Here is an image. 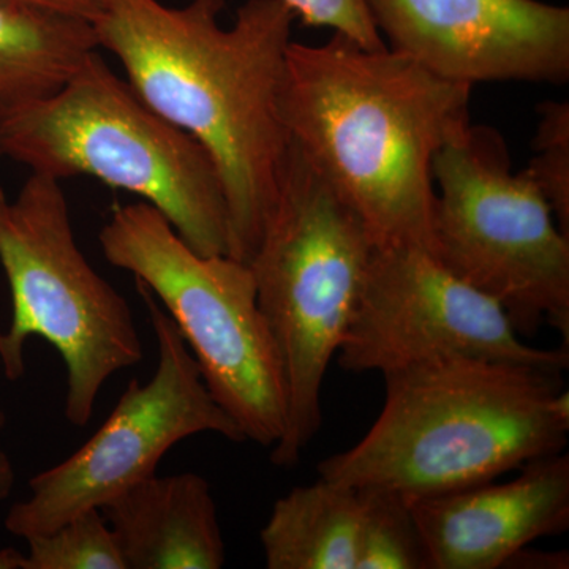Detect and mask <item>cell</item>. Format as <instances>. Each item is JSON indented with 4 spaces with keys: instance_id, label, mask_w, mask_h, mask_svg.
<instances>
[{
    "instance_id": "1",
    "label": "cell",
    "mask_w": 569,
    "mask_h": 569,
    "mask_svg": "<svg viewBox=\"0 0 569 569\" xmlns=\"http://www.w3.org/2000/svg\"><path fill=\"white\" fill-rule=\"evenodd\" d=\"M99 48L164 121L203 146L227 198L230 257L249 263L274 209L291 138L280 96L295 14L280 0H247L231 28L219 7L192 0H97Z\"/></svg>"
},
{
    "instance_id": "2",
    "label": "cell",
    "mask_w": 569,
    "mask_h": 569,
    "mask_svg": "<svg viewBox=\"0 0 569 569\" xmlns=\"http://www.w3.org/2000/svg\"><path fill=\"white\" fill-rule=\"evenodd\" d=\"M471 86L335 33L291 41L280 110L291 141L365 222L377 249L433 254L432 163L470 122Z\"/></svg>"
},
{
    "instance_id": "3",
    "label": "cell",
    "mask_w": 569,
    "mask_h": 569,
    "mask_svg": "<svg viewBox=\"0 0 569 569\" xmlns=\"http://www.w3.org/2000/svg\"><path fill=\"white\" fill-rule=\"evenodd\" d=\"M563 373L488 361L438 362L387 373L381 413L320 478L408 498L496 481L568 443Z\"/></svg>"
},
{
    "instance_id": "4",
    "label": "cell",
    "mask_w": 569,
    "mask_h": 569,
    "mask_svg": "<svg viewBox=\"0 0 569 569\" xmlns=\"http://www.w3.org/2000/svg\"><path fill=\"white\" fill-rule=\"evenodd\" d=\"M0 160L137 194L194 252L230 253L222 179L203 146L142 102L93 51L50 96L0 110Z\"/></svg>"
},
{
    "instance_id": "5",
    "label": "cell",
    "mask_w": 569,
    "mask_h": 569,
    "mask_svg": "<svg viewBox=\"0 0 569 569\" xmlns=\"http://www.w3.org/2000/svg\"><path fill=\"white\" fill-rule=\"evenodd\" d=\"M376 250L361 217L291 141L274 209L247 263L287 389V429L271 452L276 466H296L320 430L326 373Z\"/></svg>"
},
{
    "instance_id": "6",
    "label": "cell",
    "mask_w": 569,
    "mask_h": 569,
    "mask_svg": "<svg viewBox=\"0 0 569 569\" xmlns=\"http://www.w3.org/2000/svg\"><path fill=\"white\" fill-rule=\"evenodd\" d=\"M99 241L108 263L132 272L162 302L206 388L246 440L274 448L287 429V389L250 266L194 252L144 201L116 208Z\"/></svg>"
},
{
    "instance_id": "7",
    "label": "cell",
    "mask_w": 569,
    "mask_h": 569,
    "mask_svg": "<svg viewBox=\"0 0 569 569\" xmlns=\"http://www.w3.org/2000/svg\"><path fill=\"white\" fill-rule=\"evenodd\" d=\"M433 257L503 307L520 336L542 325L569 346V234L498 130L468 122L432 163Z\"/></svg>"
},
{
    "instance_id": "8",
    "label": "cell",
    "mask_w": 569,
    "mask_h": 569,
    "mask_svg": "<svg viewBox=\"0 0 569 569\" xmlns=\"http://www.w3.org/2000/svg\"><path fill=\"white\" fill-rule=\"evenodd\" d=\"M0 264L11 293L3 373L20 380L26 342L48 340L66 365L63 415L88 426L104 383L141 361L142 343L132 307L78 246L61 182L31 173L14 200L0 187Z\"/></svg>"
},
{
    "instance_id": "9",
    "label": "cell",
    "mask_w": 569,
    "mask_h": 569,
    "mask_svg": "<svg viewBox=\"0 0 569 569\" xmlns=\"http://www.w3.org/2000/svg\"><path fill=\"white\" fill-rule=\"evenodd\" d=\"M134 283L156 332V372L144 385L130 380L110 417L78 451L29 481L31 496L14 503L6 518L14 537L50 533L88 509L102 508L156 475L163 456L186 438L211 432L246 441L206 388L173 318L144 283Z\"/></svg>"
},
{
    "instance_id": "10",
    "label": "cell",
    "mask_w": 569,
    "mask_h": 569,
    "mask_svg": "<svg viewBox=\"0 0 569 569\" xmlns=\"http://www.w3.org/2000/svg\"><path fill=\"white\" fill-rule=\"evenodd\" d=\"M503 307L417 247L377 249L337 359L381 377L438 362L488 361L565 373L568 348L527 346Z\"/></svg>"
},
{
    "instance_id": "11",
    "label": "cell",
    "mask_w": 569,
    "mask_h": 569,
    "mask_svg": "<svg viewBox=\"0 0 569 569\" xmlns=\"http://www.w3.org/2000/svg\"><path fill=\"white\" fill-rule=\"evenodd\" d=\"M389 50L445 80H569V10L541 0H367Z\"/></svg>"
},
{
    "instance_id": "12",
    "label": "cell",
    "mask_w": 569,
    "mask_h": 569,
    "mask_svg": "<svg viewBox=\"0 0 569 569\" xmlns=\"http://www.w3.org/2000/svg\"><path fill=\"white\" fill-rule=\"evenodd\" d=\"M511 481L410 498L429 569H498L569 529L568 452L542 456Z\"/></svg>"
},
{
    "instance_id": "13",
    "label": "cell",
    "mask_w": 569,
    "mask_h": 569,
    "mask_svg": "<svg viewBox=\"0 0 569 569\" xmlns=\"http://www.w3.org/2000/svg\"><path fill=\"white\" fill-rule=\"evenodd\" d=\"M127 569H220L227 561L211 485L198 473L142 479L103 505Z\"/></svg>"
},
{
    "instance_id": "14",
    "label": "cell",
    "mask_w": 569,
    "mask_h": 569,
    "mask_svg": "<svg viewBox=\"0 0 569 569\" xmlns=\"http://www.w3.org/2000/svg\"><path fill=\"white\" fill-rule=\"evenodd\" d=\"M358 489L320 478L279 498L260 531L268 569H356Z\"/></svg>"
},
{
    "instance_id": "15",
    "label": "cell",
    "mask_w": 569,
    "mask_h": 569,
    "mask_svg": "<svg viewBox=\"0 0 569 569\" xmlns=\"http://www.w3.org/2000/svg\"><path fill=\"white\" fill-rule=\"evenodd\" d=\"M97 50L91 22L0 0V110L58 91Z\"/></svg>"
},
{
    "instance_id": "16",
    "label": "cell",
    "mask_w": 569,
    "mask_h": 569,
    "mask_svg": "<svg viewBox=\"0 0 569 569\" xmlns=\"http://www.w3.org/2000/svg\"><path fill=\"white\" fill-rule=\"evenodd\" d=\"M358 492L361 530L356 569H429L410 498L383 488Z\"/></svg>"
},
{
    "instance_id": "17",
    "label": "cell",
    "mask_w": 569,
    "mask_h": 569,
    "mask_svg": "<svg viewBox=\"0 0 569 569\" xmlns=\"http://www.w3.org/2000/svg\"><path fill=\"white\" fill-rule=\"evenodd\" d=\"M24 541V569H127L114 531L99 508Z\"/></svg>"
},
{
    "instance_id": "18",
    "label": "cell",
    "mask_w": 569,
    "mask_h": 569,
    "mask_svg": "<svg viewBox=\"0 0 569 569\" xmlns=\"http://www.w3.org/2000/svg\"><path fill=\"white\" fill-rule=\"evenodd\" d=\"M538 114L537 153L526 171L548 200L561 231L569 234V103H542Z\"/></svg>"
},
{
    "instance_id": "19",
    "label": "cell",
    "mask_w": 569,
    "mask_h": 569,
    "mask_svg": "<svg viewBox=\"0 0 569 569\" xmlns=\"http://www.w3.org/2000/svg\"><path fill=\"white\" fill-rule=\"evenodd\" d=\"M299 18L302 24L312 28H329L355 41L367 50L387 48L378 31L367 0H280Z\"/></svg>"
},
{
    "instance_id": "20",
    "label": "cell",
    "mask_w": 569,
    "mask_h": 569,
    "mask_svg": "<svg viewBox=\"0 0 569 569\" xmlns=\"http://www.w3.org/2000/svg\"><path fill=\"white\" fill-rule=\"evenodd\" d=\"M503 568L515 569H568V550H556V552H546V550H533L527 548L520 549L507 561Z\"/></svg>"
},
{
    "instance_id": "21",
    "label": "cell",
    "mask_w": 569,
    "mask_h": 569,
    "mask_svg": "<svg viewBox=\"0 0 569 569\" xmlns=\"http://www.w3.org/2000/svg\"><path fill=\"white\" fill-rule=\"evenodd\" d=\"M7 2L56 11V13L69 14V17L81 18L89 22H92L99 11L97 0H7Z\"/></svg>"
},
{
    "instance_id": "22",
    "label": "cell",
    "mask_w": 569,
    "mask_h": 569,
    "mask_svg": "<svg viewBox=\"0 0 569 569\" xmlns=\"http://www.w3.org/2000/svg\"><path fill=\"white\" fill-rule=\"evenodd\" d=\"M14 481H17V473H14L13 462L9 455L0 448V505L10 497Z\"/></svg>"
},
{
    "instance_id": "23",
    "label": "cell",
    "mask_w": 569,
    "mask_h": 569,
    "mask_svg": "<svg viewBox=\"0 0 569 569\" xmlns=\"http://www.w3.org/2000/svg\"><path fill=\"white\" fill-rule=\"evenodd\" d=\"M0 569H24V553L13 548L0 550Z\"/></svg>"
},
{
    "instance_id": "24",
    "label": "cell",
    "mask_w": 569,
    "mask_h": 569,
    "mask_svg": "<svg viewBox=\"0 0 569 569\" xmlns=\"http://www.w3.org/2000/svg\"><path fill=\"white\" fill-rule=\"evenodd\" d=\"M7 426V415L6 411H3L2 406H0V432H2L3 429H6Z\"/></svg>"
},
{
    "instance_id": "25",
    "label": "cell",
    "mask_w": 569,
    "mask_h": 569,
    "mask_svg": "<svg viewBox=\"0 0 569 569\" xmlns=\"http://www.w3.org/2000/svg\"><path fill=\"white\" fill-rule=\"evenodd\" d=\"M212 6L219 7V9H223L224 0H208Z\"/></svg>"
}]
</instances>
